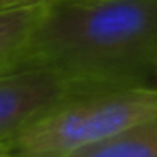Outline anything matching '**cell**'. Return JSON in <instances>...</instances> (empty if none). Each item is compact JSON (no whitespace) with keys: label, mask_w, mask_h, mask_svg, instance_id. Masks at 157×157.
Masks as SVG:
<instances>
[{"label":"cell","mask_w":157,"mask_h":157,"mask_svg":"<svg viewBox=\"0 0 157 157\" xmlns=\"http://www.w3.org/2000/svg\"><path fill=\"white\" fill-rule=\"evenodd\" d=\"M157 117V86H130L78 95L21 132L12 157H66Z\"/></svg>","instance_id":"7a4b0ae2"},{"label":"cell","mask_w":157,"mask_h":157,"mask_svg":"<svg viewBox=\"0 0 157 157\" xmlns=\"http://www.w3.org/2000/svg\"><path fill=\"white\" fill-rule=\"evenodd\" d=\"M19 63L49 66L81 93L140 86L157 64V0H49Z\"/></svg>","instance_id":"6da1fadb"},{"label":"cell","mask_w":157,"mask_h":157,"mask_svg":"<svg viewBox=\"0 0 157 157\" xmlns=\"http://www.w3.org/2000/svg\"><path fill=\"white\" fill-rule=\"evenodd\" d=\"M81 2H83V0H81Z\"/></svg>","instance_id":"9c48e42d"},{"label":"cell","mask_w":157,"mask_h":157,"mask_svg":"<svg viewBox=\"0 0 157 157\" xmlns=\"http://www.w3.org/2000/svg\"><path fill=\"white\" fill-rule=\"evenodd\" d=\"M0 157H12L10 155V150H9L5 145H0Z\"/></svg>","instance_id":"52a82bcc"},{"label":"cell","mask_w":157,"mask_h":157,"mask_svg":"<svg viewBox=\"0 0 157 157\" xmlns=\"http://www.w3.org/2000/svg\"><path fill=\"white\" fill-rule=\"evenodd\" d=\"M49 0L0 9V73L21 61Z\"/></svg>","instance_id":"277c9868"},{"label":"cell","mask_w":157,"mask_h":157,"mask_svg":"<svg viewBox=\"0 0 157 157\" xmlns=\"http://www.w3.org/2000/svg\"><path fill=\"white\" fill-rule=\"evenodd\" d=\"M66 157H157V117Z\"/></svg>","instance_id":"5b68a950"},{"label":"cell","mask_w":157,"mask_h":157,"mask_svg":"<svg viewBox=\"0 0 157 157\" xmlns=\"http://www.w3.org/2000/svg\"><path fill=\"white\" fill-rule=\"evenodd\" d=\"M154 75L157 76V64H155V68H154Z\"/></svg>","instance_id":"ba28073f"},{"label":"cell","mask_w":157,"mask_h":157,"mask_svg":"<svg viewBox=\"0 0 157 157\" xmlns=\"http://www.w3.org/2000/svg\"><path fill=\"white\" fill-rule=\"evenodd\" d=\"M32 2H41V0H0V9L15 7V5H24V4H32Z\"/></svg>","instance_id":"8992f818"},{"label":"cell","mask_w":157,"mask_h":157,"mask_svg":"<svg viewBox=\"0 0 157 157\" xmlns=\"http://www.w3.org/2000/svg\"><path fill=\"white\" fill-rule=\"evenodd\" d=\"M81 93L61 73L44 64L19 63L0 73V145L7 147L21 132L54 106Z\"/></svg>","instance_id":"3957f363"}]
</instances>
